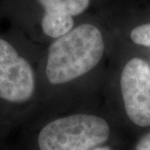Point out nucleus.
I'll return each instance as SVG.
<instances>
[{
  "mask_svg": "<svg viewBox=\"0 0 150 150\" xmlns=\"http://www.w3.org/2000/svg\"><path fill=\"white\" fill-rule=\"evenodd\" d=\"M103 38L95 25L84 23L56 38L49 48L46 76L64 84L92 70L103 58Z\"/></svg>",
  "mask_w": 150,
  "mask_h": 150,
  "instance_id": "nucleus-1",
  "label": "nucleus"
},
{
  "mask_svg": "<svg viewBox=\"0 0 150 150\" xmlns=\"http://www.w3.org/2000/svg\"><path fill=\"white\" fill-rule=\"evenodd\" d=\"M110 129L101 117L77 114L54 120L38 136L40 150H92L109 137Z\"/></svg>",
  "mask_w": 150,
  "mask_h": 150,
  "instance_id": "nucleus-2",
  "label": "nucleus"
},
{
  "mask_svg": "<svg viewBox=\"0 0 150 150\" xmlns=\"http://www.w3.org/2000/svg\"><path fill=\"white\" fill-rule=\"evenodd\" d=\"M121 92L128 117L140 127L150 125V67L134 58L125 64L121 74Z\"/></svg>",
  "mask_w": 150,
  "mask_h": 150,
  "instance_id": "nucleus-3",
  "label": "nucleus"
},
{
  "mask_svg": "<svg viewBox=\"0 0 150 150\" xmlns=\"http://www.w3.org/2000/svg\"><path fill=\"white\" fill-rule=\"evenodd\" d=\"M34 91L31 67L13 46L0 39V98L11 103L28 100Z\"/></svg>",
  "mask_w": 150,
  "mask_h": 150,
  "instance_id": "nucleus-4",
  "label": "nucleus"
},
{
  "mask_svg": "<svg viewBox=\"0 0 150 150\" xmlns=\"http://www.w3.org/2000/svg\"><path fill=\"white\" fill-rule=\"evenodd\" d=\"M44 7L42 19L44 33L58 38L73 28V16L79 15L89 6L90 0H38Z\"/></svg>",
  "mask_w": 150,
  "mask_h": 150,
  "instance_id": "nucleus-5",
  "label": "nucleus"
},
{
  "mask_svg": "<svg viewBox=\"0 0 150 150\" xmlns=\"http://www.w3.org/2000/svg\"><path fill=\"white\" fill-rule=\"evenodd\" d=\"M131 39L136 44L142 46H150V23L142 25L133 29Z\"/></svg>",
  "mask_w": 150,
  "mask_h": 150,
  "instance_id": "nucleus-6",
  "label": "nucleus"
},
{
  "mask_svg": "<svg viewBox=\"0 0 150 150\" xmlns=\"http://www.w3.org/2000/svg\"><path fill=\"white\" fill-rule=\"evenodd\" d=\"M136 150H150V134H146L139 140Z\"/></svg>",
  "mask_w": 150,
  "mask_h": 150,
  "instance_id": "nucleus-7",
  "label": "nucleus"
},
{
  "mask_svg": "<svg viewBox=\"0 0 150 150\" xmlns=\"http://www.w3.org/2000/svg\"><path fill=\"white\" fill-rule=\"evenodd\" d=\"M92 150H111V148L108 147V146H98V147L94 148Z\"/></svg>",
  "mask_w": 150,
  "mask_h": 150,
  "instance_id": "nucleus-8",
  "label": "nucleus"
}]
</instances>
